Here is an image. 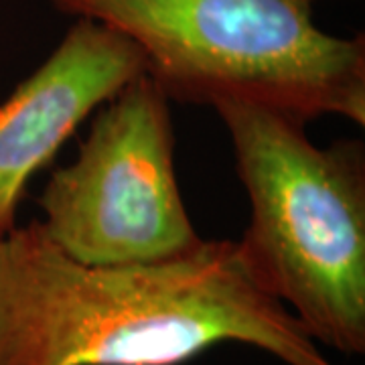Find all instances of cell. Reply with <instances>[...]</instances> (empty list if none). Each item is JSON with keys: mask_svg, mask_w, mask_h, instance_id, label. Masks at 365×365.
Returning a JSON list of instances; mask_svg holds the SVG:
<instances>
[{"mask_svg": "<svg viewBox=\"0 0 365 365\" xmlns=\"http://www.w3.org/2000/svg\"><path fill=\"white\" fill-rule=\"evenodd\" d=\"M222 343L335 365L256 284L232 240L175 260L88 266L39 220L0 237V365H182Z\"/></svg>", "mask_w": 365, "mask_h": 365, "instance_id": "1", "label": "cell"}, {"mask_svg": "<svg viewBox=\"0 0 365 365\" xmlns=\"http://www.w3.org/2000/svg\"><path fill=\"white\" fill-rule=\"evenodd\" d=\"M230 132L252 205L235 242L256 284L321 347L365 353V146L321 148L292 112L223 100L211 106Z\"/></svg>", "mask_w": 365, "mask_h": 365, "instance_id": "2", "label": "cell"}, {"mask_svg": "<svg viewBox=\"0 0 365 365\" xmlns=\"http://www.w3.org/2000/svg\"><path fill=\"white\" fill-rule=\"evenodd\" d=\"M138 45L170 102H254L365 124V39L314 21V0H45Z\"/></svg>", "mask_w": 365, "mask_h": 365, "instance_id": "3", "label": "cell"}, {"mask_svg": "<svg viewBox=\"0 0 365 365\" xmlns=\"http://www.w3.org/2000/svg\"><path fill=\"white\" fill-rule=\"evenodd\" d=\"M39 207L47 240L88 266L175 260L203 244L177 181L170 100L146 71L98 108Z\"/></svg>", "mask_w": 365, "mask_h": 365, "instance_id": "4", "label": "cell"}, {"mask_svg": "<svg viewBox=\"0 0 365 365\" xmlns=\"http://www.w3.org/2000/svg\"><path fill=\"white\" fill-rule=\"evenodd\" d=\"M146 71L136 43L90 19H76L63 39L0 104V237L33 175L51 163L93 110Z\"/></svg>", "mask_w": 365, "mask_h": 365, "instance_id": "5", "label": "cell"}]
</instances>
